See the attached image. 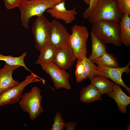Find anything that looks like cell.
Listing matches in <instances>:
<instances>
[{"label": "cell", "mask_w": 130, "mask_h": 130, "mask_svg": "<svg viewBox=\"0 0 130 130\" xmlns=\"http://www.w3.org/2000/svg\"><path fill=\"white\" fill-rule=\"evenodd\" d=\"M92 24L91 31L104 44H110L115 46H121L120 29L119 23L112 21L100 20Z\"/></svg>", "instance_id": "6da1fadb"}, {"label": "cell", "mask_w": 130, "mask_h": 130, "mask_svg": "<svg viewBox=\"0 0 130 130\" xmlns=\"http://www.w3.org/2000/svg\"><path fill=\"white\" fill-rule=\"evenodd\" d=\"M62 0H31L22 1L18 7L21 12L22 25L26 28L29 27L30 18L41 15L48 9L60 2Z\"/></svg>", "instance_id": "7a4b0ae2"}, {"label": "cell", "mask_w": 130, "mask_h": 130, "mask_svg": "<svg viewBox=\"0 0 130 130\" xmlns=\"http://www.w3.org/2000/svg\"><path fill=\"white\" fill-rule=\"evenodd\" d=\"M123 14L116 0H101L88 19L92 24L100 20L112 21L119 23Z\"/></svg>", "instance_id": "3957f363"}, {"label": "cell", "mask_w": 130, "mask_h": 130, "mask_svg": "<svg viewBox=\"0 0 130 130\" xmlns=\"http://www.w3.org/2000/svg\"><path fill=\"white\" fill-rule=\"evenodd\" d=\"M40 89L36 86L33 87L30 91L22 95L19 101V104L25 112L28 113L30 119L33 121L44 111L41 102L42 96Z\"/></svg>", "instance_id": "277c9868"}, {"label": "cell", "mask_w": 130, "mask_h": 130, "mask_svg": "<svg viewBox=\"0 0 130 130\" xmlns=\"http://www.w3.org/2000/svg\"><path fill=\"white\" fill-rule=\"evenodd\" d=\"M68 44L72 49L76 58L86 56L88 53L87 43L89 33L85 26L74 25L71 29Z\"/></svg>", "instance_id": "5b68a950"}, {"label": "cell", "mask_w": 130, "mask_h": 130, "mask_svg": "<svg viewBox=\"0 0 130 130\" xmlns=\"http://www.w3.org/2000/svg\"><path fill=\"white\" fill-rule=\"evenodd\" d=\"M51 28V22L44 14L37 16L32 29L37 50L40 51L49 43Z\"/></svg>", "instance_id": "8992f818"}, {"label": "cell", "mask_w": 130, "mask_h": 130, "mask_svg": "<svg viewBox=\"0 0 130 130\" xmlns=\"http://www.w3.org/2000/svg\"><path fill=\"white\" fill-rule=\"evenodd\" d=\"M33 73L26 76L22 82L9 89L0 95V106L13 104L19 102L22 97L24 89L30 83L43 81Z\"/></svg>", "instance_id": "52a82bcc"}, {"label": "cell", "mask_w": 130, "mask_h": 130, "mask_svg": "<svg viewBox=\"0 0 130 130\" xmlns=\"http://www.w3.org/2000/svg\"><path fill=\"white\" fill-rule=\"evenodd\" d=\"M42 69L51 78L56 89L64 88L67 90L71 88L69 82L70 75L53 63H48L40 65Z\"/></svg>", "instance_id": "ba28073f"}, {"label": "cell", "mask_w": 130, "mask_h": 130, "mask_svg": "<svg viewBox=\"0 0 130 130\" xmlns=\"http://www.w3.org/2000/svg\"><path fill=\"white\" fill-rule=\"evenodd\" d=\"M130 61L125 66L122 67H109L97 65V75L104 76L111 80L115 83L122 86L125 89L127 93L130 94V88L124 82L122 78V74L124 73L128 74L130 72Z\"/></svg>", "instance_id": "9c48e42d"}, {"label": "cell", "mask_w": 130, "mask_h": 130, "mask_svg": "<svg viewBox=\"0 0 130 130\" xmlns=\"http://www.w3.org/2000/svg\"><path fill=\"white\" fill-rule=\"evenodd\" d=\"M51 23L49 43L56 49L68 45L70 35L65 27L55 19L53 20Z\"/></svg>", "instance_id": "30bf717a"}, {"label": "cell", "mask_w": 130, "mask_h": 130, "mask_svg": "<svg viewBox=\"0 0 130 130\" xmlns=\"http://www.w3.org/2000/svg\"><path fill=\"white\" fill-rule=\"evenodd\" d=\"M75 74L77 83L97 75V66L86 56L77 58Z\"/></svg>", "instance_id": "8fae6325"}, {"label": "cell", "mask_w": 130, "mask_h": 130, "mask_svg": "<svg viewBox=\"0 0 130 130\" xmlns=\"http://www.w3.org/2000/svg\"><path fill=\"white\" fill-rule=\"evenodd\" d=\"M76 58L69 44L57 49L53 63L60 68L65 70L71 67Z\"/></svg>", "instance_id": "7c38bea8"}, {"label": "cell", "mask_w": 130, "mask_h": 130, "mask_svg": "<svg viewBox=\"0 0 130 130\" xmlns=\"http://www.w3.org/2000/svg\"><path fill=\"white\" fill-rule=\"evenodd\" d=\"M77 7L68 10L65 7V0H62L54 6L49 8L46 12L50 14L52 17L57 20H61L65 23H71L75 19L78 14L76 11Z\"/></svg>", "instance_id": "4fadbf2b"}, {"label": "cell", "mask_w": 130, "mask_h": 130, "mask_svg": "<svg viewBox=\"0 0 130 130\" xmlns=\"http://www.w3.org/2000/svg\"><path fill=\"white\" fill-rule=\"evenodd\" d=\"M20 67L10 65L5 63L3 67L0 69V95L19 83L18 81L13 79L12 75L14 71Z\"/></svg>", "instance_id": "5bb4252c"}, {"label": "cell", "mask_w": 130, "mask_h": 130, "mask_svg": "<svg viewBox=\"0 0 130 130\" xmlns=\"http://www.w3.org/2000/svg\"><path fill=\"white\" fill-rule=\"evenodd\" d=\"M108 95L115 100L121 113H126V107L130 104V97L123 91L120 85L115 83L112 92Z\"/></svg>", "instance_id": "9a60e30c"}, {"label": "cell", "mask_w": 130, "mask_h": 130, "mask_svg": "<svg viewBox=\"0 0 130 130\" xmlns=\"http://www.w3.org/2000/svg\"><path fill=\"white\" fill-rule=\"evenodd\" d=\"M91 84L94 86L102 95L109 94L113 90L115 84L110 80L108 78L100 75H97L88 78Z\"/></svg>", "instance_id": "2e32d148"}, {"label": "cell", "mask_w": 130, "mask_h": 130, "mask_svg": "<svg viewBox=\"0 0 130 130\" xmlns=\"http://www.w3.org/2000/svg\"><path fill=\"white\" fill-rule=\"evenodd\" d=\"M79 94V99L82 103L88 104L103 100L101 95L96 87L91 84L82 88Z\"/></svg>", "instance_id": "e0dca14e"}, {"label": "cell", "mask_w": 130, "mask_h": 130, "mask_svg": "<svg viewBox=\"0 0 130 130\" xmlns=\"http://www.w3.org/2000/svg\"><path fill=\"white\" fill-rule=\"evenodd\" d=\"M130 15L124 13L119 22L121 44L126 46H130Z\"/></svg>", "instance_id": "ac0fdd59"}, {"label": "cell", "mask_w": 130, "mask_h": 130, "mask_svg": "<svg viewBox=\"0 0 130 130\" xmlns=\"http://www.w3.org/2000/svg\"><path fill=\"white\" fill-rule=\"evenodd\" d=\"M92 42V52L88 58L91 61L102 56L106 52V46L92 31L90 32Z\"/></svg>", "instance_id": "d6986e66"}, {"label": "cell", "mask_w": 130, "mask_h": 130, "mask_svg": "<svg viewBox=\"0 0 130 130\" xmlns=\"http://www.w3.org/2000/svg\"><path fill=\"white\" fill-rule=\"evenodd\" d=\"M57 49L49 43L40 51L38 58L35 62L36 64L53 63Z\"/></svg>", "instance_id": "ffe728a7"}, {"label": "cell", "mask_w": 130, "mask_h": 130, "mask_svg": "<svg viewBox=\"0 0 130 130\" xmlns=\"http://www.w3.org/2000/svg\"><path fill=\"white\" fill-rule=\"evenodd\" d=\"M92 61L96 63L97 65L112 67H119L120 66L117 58L112 53H108L107 52L101 57Z\"/></svg>", "instance_id": "44dd1931"}, {"label": "cell", "mask_w": 130, "mask_h": 130, "mask_svg": "<svg viewBox=\"0 0 130 130\" xmlns=\"http://www.w3.org/2000/svg\"><path fill=\"white\" fill-rule=\"evenodd\" d=\"M26 55V52H24L20 56L14 57L10 55L5 56L0 53V60L3 61L11 65H19L24 67L31 73H32L26 67L24 62V58Z\"/></svg>", "instance_id": "7402d4cb"}, {"label": "cell", "mask_w": 130, "mask_h": 130, "mask_svg": "<svg viewBox=\"0 0 130 130\" xmlns=\"http://www.w3.org/2000/svg\"><path fill=\"white\" fill-rule=\"evenodd\" d=\"M53 123L52 124L51 130H64L66 122L59 112H57L53 118Z\"/></svg>", "instance_id": "603a6c76"}, {"label": "cell", "mask_w": 130, "mask_h": 130, "mask_svg": "<svg viewBox=\"0 0 130 130\" xmlns=\"http://www.w3.org/2000/svg\"><path fill=\"white\" fill-rule=\"evenodd\" d=\"M101 0H90L88 7L84 11L83 17L85 19H88L89 16L99 5Z\"/></svg>", "instance_id": "cb8c5ba5"}, {"label": "cell", "mask_w": 130, "mask_h": 130, "mask_svg": "<svg viewBox=\"0 0 130 130\" xmlns=\"http://www.w3.org/2000/svg\"><path fill=\"white\" fill-rule=\"evenodd\" d=\"M122 12L130 15V0H116Z\"/></svg>", "instance_id": "d4e9b609"}, {"label": "cell", "mask_w": 130, "mask_h": 130, "mask_svg": "<svg viewBox=\"0 0 130 130\" xmlns=\"http://www.w3.org/2000/svg\"><path fill=\"white\" fill-rule=\"evenodd\" d=\"M22 0H4L5 5L7 9H10L18 7Z\"/></svg>", "instance_id": "484cf974"}, {"label": "cell", "mask_w": 130, "mask_h": 130, "mask_svg": "<svg viewBox=\"0 0 130 130\" xmlns=\"http://www.w3.org/2000/svg\"><path fill=\"white\" fill-rule=\"evenodd\" d=\"M77 123L74 121L68 122L66 123L65 128L66 130H74Z\"/></svg>", "instance_id": "4316f807"}, {"label": "cell", "mask_w": 130, "mask_h": 130, "mask_svg": "<svg viewBox=\"0 0 130 130\" xmlns=\"http://www.w3.org/2000/svg\"><path fill=\"white\" fill-rule=\"evenodd\" d=\"M84 3L88 5H89L90 4V0H83Z\"/></svg>", "instance_id": "83f0119b"}, {"label": "cell", "mask_w": 130, "mask_h": 130, "mask_svg": "<svg viewBox=\"0 0 130 130\" xmlns=\"http://www.w3.org/2000/svg\"><path fill=\"white\" fill-rule=\"evenodd\" d=\"M130 124H129L127 126V128L126 130H130Z\"/></svg>", "instance_id": "f1b7e54d"}, {"label": "cell", "mask_w": 130, "mask_h": 130, "mask_svg": "<svg viewBox=\"0 0 130 130\" xmlns=\"http://www.w3.org/2000/svg\"><path fill=\"white\" fill-rule=\"evenodd\" d=\"M24 0V1H28V0Z\"/></svg>", "instance_id": "f546056e"}, {"label": "cell", "mask_w": 130, "mask_h": 130, "mask_svg": "<svg viewBox=\"0 0 130 130\" xmlns=\"http://www.w3.org/2000/svg\"></svg>", "instance_id": "4dcf8cb0"}]
</instances>
